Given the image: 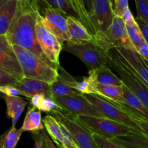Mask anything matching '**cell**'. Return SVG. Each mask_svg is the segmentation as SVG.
I'll list each match as a JSON object with an SVG mask.
<instances>
[{
	"label": "cell",
	"instance_id": "obj_26",
	"mask_svg": "<svg viewBox=\"0 0 148 148\" xmlns=\"http://www.w3.org/2000/svg\"><path fill=\"white\" fill-rule=\"evenodd\" d=\"M21 129L17 130L15 127H12L7 132L4 133L1 137L0 148H14L20 140L22 133Z\"/></svg>",
	"mask_w": 148,
	"mask_h": 148
},
{
	"label": "cell",
	"instance_id": "obj_10",
	"mask_svg": "<svg viewBox=\"0 0 148 148\" xmlns=\"http://www.w3.org/2000/svg\"><path fill=\"white\" fill-rule=\"evenodd\" d=\"M55 102L62 110L74 116H101L98 110L85 98L83 95H63L53 97Z\"/></svg>",
	"mask_w": 148,
	"mask_h": 148
},
{
	"label": "cell",
	"instance_id": "obj_13",
	"mask_svg": "<svg viewBox=\"0 0 148 148\" xmlns=\"http://www.w3.org/2000/svg\"><path fill=\"white\" fill-rule=\"evenodd\" d=\"M0 69L11 74L20 80L24 77L17 54L5 36H0Z\"/></svg>",
	"mask_w": 148,
	"mask_h": 148
},
{
	"label": "cell",
	"instance_id": "obj_7",
	"mask_svg": "<svg viewBox=\"0 0 148 148\" xmlns=\"http://www.w3.org/2000/svg\"><path fill=\"white\" fill-rule=\"evenodd\" d=\"M83 95L98 110L103 117L121 123L134 132H141V130L132 117L123 111L115 103L95 94H85Z\"/></svg>",
	"mask_w": 148,
	"mask_h": 148
},
{
	"label": "cell",
	"instance_id": "obj_47",
	"mask_svg": "<svg viewBox=\"0 0 148 148\" xmlns=\"http://www.w3.org/2000/svg\"><path fill=\"white\" fill-rule=\"evenodd\" d=\"M110 1H111V3L112 4L113 7H114V1H115V0H110Z\"/></svg>",
	"mask_w": 148,
	"mask_h": 148
},
{
	"label": "cell",
	"instance_id": "obj_30",
	"mask_svg": "<svg viewBox=\"0 0 148 148\" xmlns=\"http://www.w3.org/2000/svg\"><path fill=\"white\" fill-rule=\"evenodd\" d=\"M119 138L125 140V141L134 143V144L138 145L142 147L148 148V137L142 134L141 132H137L133 131L128 135L119 137Z\"/></svg>",
	"mask_w": 148,
	"mask_h": 148
},
{
	"label": "cell",
	"instance_id": "obj_48",
	"mask_svg": "<svg viewBox=\"0 0 148 148\" xmlns=\"http://www.w3.org/2000/svg\"><path fill=\"white\" fill-rule=\"evenodd\" d=\"M19 1H21V0H19Z\"/></svg>",
	"mask_w": 148,
	"mask_h": 148
},
{
	"label": "cell",
	"instance_id": "obj_51",
	"mask_svg": "<svg viewBox=\"0 0 148 148\" xmlns=\"http://www.w3.org/2000/svg\"></svg>",
	"mask_w": 148,
	"mask_h": 148
},
{
	"label": "cell",
	"instance_id": "obj_32",
	"mask_svg": "<svg viewBox=\"0 0 148 148\" xmlns=\"http://www.w3.org/2000/svg\"><path fill=\"white\" fill-rule=\"evenodd\" d=\"M137 7V17L148 24V0H134Z\"/></svg>",
	"mask_w": 148,
	"mask_h": 148
},
{
	"label": "cell",
	"instance_id": "obj_46",
	"mask_svg": "<svg viewBox=\"0 0 148 148\" xmlns=\"http://www.w3.org/2000/svg\"><path fill=\"white\" fill-rule=\"evenodd\" d=\"M137 51L141 55L143 59L148 62V45L145 42V40L140 45V47L137 49Z\"/></svg>",
	"mask_w": 148,
	"mask_h": 148
},
{
	"label": "cell",
	"instance_id": "obj_4",
	"mask_svg": "<svg viewBox=\"0 0 148 148\" xmlns=\"http://www.w3.org/2000/svg\"><path fill=\"white\" fill-rule=\"evenodd\" d=\"M108 66L118 75L123 84L148 108V86L127 65L121 62L111 50L107 52Z\"/></svg>",
	"mask_w": 148,
	"mask_h": 148
},
{
	"label": "cell",
	"instance_id": "obj_50",
	"mask_svg": "<svg viewBox=\"0 0 148 148\" xmlns=\"http://www.w3.org/2000/svg\"><path fill=\"white\" fill-rule=\"evenodd\" d=\"M80 1H81V0H80ZM81 3H82V2H81Z\"/></svg>",
	"mask_w": 148,
	"mask_h": 148
},
{
	"label": "cell",
	"instance_id": "obj_23",
	"mask_svg": "<svg viewBox=\"0 0 148 148\" xmlns=\"http://www.w3.org/2000/svg\"><path fill=\"white\" fill-rule=\"evenodd\" d=\"M94 94L116 103L123 102V85H103L96 83L94 88Z\"/></svg>",
	"mask_w": 148,
	"mask_h": 148
},
{
	"label": "cell",
	"instance_id": "obj_16",
	"mask_svg": "<svg viewBox=\"0 0 148 148\" xmlns=\"http://www.w3.org/2000/svg\"><path fill=\"white\" fill-rule=\"evenodd\" d=\"M58 77L51 85V98L63 95H82L75 88L78 82L76 78L68 73L62 66L58 68Z\"/></svg>",
	"mask_w": 148,
	"mask_h": 148
},
{
	"label": "cell",
	"instance_id": "obj_14",
	"mask_svg": "<svg viewBox=\"0 0 148 148\" xmlns=\"http://www.w3.org/2000/svg\"><path fill=\"white\" fill-rule=\"evenodd\" d=\"M43 17L46 25L61 43L64 44V42L69 41L66 16L53 9L46 7Z\"/></svg>",
	"mask_w": 148,
	"mask_h": 148
},
{
	"label": "cell",
	"instance_id": "obj_44",
	"mask_svg": "<svg viewBox=\"0 0 148 148\" xmlns=\"http://www.w3.org/2000/svg\"><path fill=\"white\" fill-rule=\"evenodd\" d=\"M46 95H42V94H36L34 96L32 97L30 99V104H31L33 106L36 107L38 108V107L40 106V104L41 103V102L43 101V100L46 98Z\"/></svg>",
	"mask_w": 148,
	"mask_h": 148
},
{
	"label": "cell",
	"instance_id": "obj_37",
	"mask_svg": "<svg viewBox=\"0 0 148 148\" xmlns=\"http://www.w3.org/2000/svg\"><path fill=\"white\" fill-rule=\"evenodd\" d=\"M129 7L128 0H115L114 6V12L115 16L122 17L126 9Z\"/></svg>",
	"mask_w": 148,
	"mask_h": 148
},
{
	"label": "cell",
	"instance_id": "obj_43",
	"mask_svg": "<svg viewBox=\"0 0 148 148\" xmlns=\"http://www.w3.org/2000/svg\"><path fill=\"white\" fill-rule=\"evenodd\" d=\"M35 142V148H44V140L41 132L32 133Z\"/></svg>",
	"mask_w": 148,
	"mask_h": 148
},
{
	"label": "cell",
	"instance_id": "obj_29",
	"mask_svg": "<svg viewBox=\"0 0 148 148\" xmlns=\"http://www.w3.org/2000/svg\"><path fill=\"white\" fill-rule=\"evenodd\" d=\"M126 27H127L129 37H130L132 43L134 45L135 49L137 50L140 45L145 41V38L143 37L141 29L137 23H136L135 24L130 25H126Z\"/></svg>",
	"mask_w": 148,
	"mask_h": 148
},
{
	"label": "cell",
	"instance_id": "obj_49",
	"mask_svg": "<svg viewBox=\"0 0 148 148\" xmlns=\"http://www.w3.org/2000/svg\"><path fill=\"white\" fill-rule=\"evenodd\" d=\"M44 148H46V147H45V146H44Z\"/></svg>",
	"mask_w": 148,
	"mask_h": 148
},
{
	"label": "cell",
	"instance_id": "obj_28",
	"mask_svg": "<svg viewBox=\"0 0 148 148\" xmlns=\"http://www.w3.org/2000/svg\"><path fill=\"white\" fill-rule=\"evenodd\" d=\"M96 83L93 77L88 75V77H85L81 80L78 81L75 85V88L82 95L94 94V88Z\"/></svg>",
	"mask_w": 148,
	"mask_h": 148
},
{
	"label": "cell",
	"instance_id": "obj_8",
	"mask_svg": "<svg viewBox=\"0 0 148 148\" xmlns=\"http://www.w3.org/2000/svg\"><path fill=\"white\" fill-rule=\"evenodd\" d=\"M61 125L70 132L79 148H99L95 143L92 134L76 119V116L62 109L51 113Z\"/></svg>",
	"mask_w": 148,
	"mask_h": 148
},
{
	"label": "cell",
	"instance_id": "obj_39",
	"mask_svg": "<svg viewBox=\"0 0 148 148\" xmlns=\"http://www.w3.org/2000/svg\"><path fill=\"white\" fill-rule=\"evenodd\" d=\"M136 21H137V24L139 25L140 29H141V31L143 33L145 40V42L148 45V24L145 20H143V19L138 17H136Z\"/></svg>",
	"mask_w": 148,
	"mask_h": 148
},
{
	"label": "cell",
	"instance_id": "obj_15",
	"mask_svg": "<svg viewBox=\"0 0 148 148\" xmlns=\"http://www.w3.org/2000/svg\"><path fill=\"white\" fill-rule=\"evenodd\" d=\"M116 104L132 117L148 120L147 107L124 85H123V102Z\"/></svg>",
	"mask_w": 148,
	"mask_h": 148
},
{
	"label": "cell",
	"instance_id": "obj_5",
	"mask_svg": "<svg viewBox=\"0 0 148 148\" xmlns=\"http://www.w3.org/2000/svg\"><path fill=\"white\" fill-rule=\"evenodd\" d=\"M76 119L92 134H98L110 140L127 136L133 132L124 124L105 117L77 116Z\"/></svg>",
	"mask_w": 148,
	"mask_h": 148
},
{
	"label": "cell",
	"instance_id": "obj_3",
	"mask_svg": "<svg viewBox=\"0 0 148 148\" xmlns=\"http://www.w3.org/2000/svg\"><path fill=\"white\" fill-rule=\"evenodd\" d=\"M92 36V41L105 52L119 48L135 49L129 37L125 23L120 17L115 16L112 24L106 31L98 32Z\"/></svg>",
	"mask_w": 148,
	"mask_h": 148
},
{
	"label": "cell",
	"instance_id": "obj_12",
	"mask_svg": "<svg viewBox=\"0 0 148 148\" xmlns=\"http://www.w3.org/2000/svg\"><path fill=\"white\" fill-rule=\"evenodd\" d=\"M114 17V7L110 0H95L93 11L90 17L95 34L106 31L112 24Z\"/></svg>",
	"mask_w": 148,
	"mask_h": 148
},
{
	"label": "cell",
	"instance_id": "obj_11",
	"mask_svg": "<svg viewBox=\"0 0 148 148\" xmlns=\"http://www.w3.org/2000/svg\"><path fill=\"white\" fill-rule=\"evenodd\" d=\"M111 51L121 62L132 69L148 86V62L136 49L119 48L111 49Z\"/></svg>",
	"mask_w": 148,
	"mask_h": 148
},
{
	"label": "cell",
	"instance_id": "obj_9",
	"mask_svg": "<svg viewBox=\"0 0 148 148\" xmlns=\"http://www.w3.org/2000/svg\"><path fill=\"white\" fill-rule=\"evenodd\" d=\"M36 35L40 48L49 60L59 66V55L63 50V43L59 41L45 24L43 15L38 14L36 26Z\"/></svg>",
	"mask_w": 148,
	"mask_h": 148
},
{
	"label": "cell",
	"instance_id": "obj_31",
	"mask_svg": "<svg viewBox=\"0 0 148 148\" xmlns=\"http://www.w3.org/2000/svg\"><path fill=\"white\" fill-rule=\"evenodd\" d=\"M38 109L40 110V111H43V112L52 113L56 110L62 109V108L55 102L53 98L51 97H46L43 100L40 106L38 107Z\"/></svg>",
	"mask_w": 148,
	"mask_h": 148
},
{
	"label": "cell",
	"instance_id": "obj_19",
	"mask_svg": "<svg viewBox=\"0 0 148 148\" xmlns=\"http://www.w3.org/2000/svg\"><path fill=\"white\" fill-rule=\"evenodd\" d=\"M69 43H85L92 41L93 36L89 33L83 24L77 19L72 17H66Z\"/></svg>",
	"mask_w": 148,
	"mask_h": 148
},
{
	"label": "cell",
	"instance_id": "obj_41",
	"mask_svg": "<svg viewBox=\"0 0 148 148\" xmlns=\"http://www.w3.org/2000/svg\"><path fill=\"white\" fill-rule=\"evenodd\" d=\"M95 1V0H81L84 10H85V13H86V14L89 18L91 14H92V11H93Z\"/></svg>",
	"mask_w": 148,
	"mask_h": 148
},
{
	"label": "cell",
	"instance_id": "obj_6",
	"mask_svg": "<svg viewBox=\"0 0 148 148\" xmlns=\"http://www.w3.org/2000/svg\"><path fill=\"white\" fill-rule=\"evenodd\" d=\"M63 50L80 59L89 71L108 64V55L93 41L85 43H64Z\"/></svg>",
	"mask_w": 148,
	"mask_h": 148
},
{
	"label": "cell",
	"instance_id": "obj_45",
	"mask_svg": "<svg viewBox=\"0 0 148 148\" xmlns=\"http://www.w3.org/2000/svg\"><path fill=\"white\" fill-rule=\"evenodd\" d=\"M42 135H43V140H44V146L46 148H59L56 146L55 143L52 141L51 139L50 138L49 134H46V132L42 130L41 131Z\"/></svg>",
	"mask_w": 148,
	"mask_h": 148
},
{
	"label": "cell",
	"instance_id": "obj_2",
	"mask_svg": "<svg viewBox=\"0 0 148 148\" xmlns=\"http://www.w3.org/2000/svg\"><path fill=\"white\" fill-rule=\"evenodd\" d=\"M24 77L43 81L52 85L58 77V69L51 67L29 51L13 45Z\"/></svg>",
	"mask_w": 148,
	"mask_h": 148
},
{
	"label": "cell",
	"instance_id": "obj_22",
	"mask_svg": "<svg viewBox=\"0 0 148 148\" xmlns=\"http://www.w3.org/2000/svg\"><path fill=\"white\" fill-rule=\"evenodd\" d=\"M44 127V124L42 123L41 112L37 108L33 106L27 111L21 130L23 132L34 133L42 131Z\"/></svg>",
	"mask_w": 148,
	"mask_h": 148
},
{
	"label": "cell",
	"instance_id": "obj_42",
	"mask_svg": "<svg viewBox=\"0 0 148 148\" xmlns=\"http://www.w3.org/2000/svg\"><path fill=\"white\" fill-rule=\"evenodd\" d=\"M112 141H114V143H117V144L121 145V147H123L124 148H146L144 147H142V146L140 145H138L134 144V143L125 141V140H121V139L119 138V137L114 139V140H112Z\"/></svg>",
	"mask_w": 148,
	"mask_h": 148
},
{
	"label": "cell",
	"instance_id": "obj_33",
	"mask_svg": "<svg viewBox=\"0 0 148 148\" xmlns=\"http://www.w3.org/2000/svg\"><path fill=\"white\" fill-rule=\"evenodd\" d=\"M92 137L99 148H124L112 140L106 139L98 134H92Z\"/></svg>",
	"mask_w": 148,
	"mask_h": 148
},
{
	"label": "cell",
	"instance_id": "obj_25",
	"mask_svg": "<svg viewBox=\"0 0 148 148\" xmlns=\"http://www.w3.org/2000/svg\"><path fill=\"white\" fill-rule=\"evenodd\" d=\"M49 8L62 13L66 17H72L80 21L79 14L69 0H42ZM81 22V21H80Z\"/></svg>",
	"mask_w": 148,
	"mask_h": 148
},
{
	"label": "cell",
	"instance_id": "obj_1",
	"mask_svg": "<svg viewBox=\"0 0 148 148\" xmlns=\"http://www.w3.org/2000/svg\"><path fill=\"white\" fill-rule=\"evenodd\" d=\"M39 14L38 0L19 1L16 17L5 36L11 45L29 51L48 65L58 69L59 66L52 63L43 53L38 40L36 26Z\"/></svg>",
	"mask_w": 148,
	"mask_h": 148
},
{
	"label": "cell",
	"instance_id": "obj_40",
	"mask_svg": "<svg viewBox=\"0 0 148 148\" xmlns=\"http://www.w3.org/2000/svg\"><path fill=\"white\" fill-rule=\"evenodd\" d=\"M121 18H122V20H124L126 25H130L135 24V23H137L136 19H134V17H133L132 14V12L131 10H130V7L126 9V10L124 11Z\"/></svg>",
	"mask_w": 148,
	"mask_h": 148
},
{
	"label": "cell",
	"instance_id": "obj_27",
	"mask_svg": "<svg viewBox=\"0 0 148 148\" xmlns=\"http://www.w3.org/2000/svg\"><path fill=\"white\" fill-rule=\"evenodd\" d=\"M69 1H70L71 4H72V6L75 8V10H76V12L79 14V17H80L81 23L85 25V27L89 31V33L92 36H94L95 35V30H94L92 24H91L90 20L88 17V15L85 13V10H84L80 0H69Z\"/></svg>",
	"mask_w": 148,
	"mask_h": 148
},
{
	"label": "cell",
	"instance_id": "obj_38",
	"mask_svg": "<svg viewBox=\"0 0 148 148\" xmlns=\"http://www.w3.org/2000/svg\"><path fill=\"white\" fill-rule=\"evenodd\" d=\"M141 130V133L148 137V120L143 119L137 117H132Z\"/></svg>",
	"mask_w": 148,
	"mask_h": 148
},
{
	"label": "cell",
	"instance_id": "obj_34",
	"mask_svg": "<svg viewBox=\"0 0 148 148\" xmlns=\"http://www.w3.org/2000/svg\"><path fill=\"white\" fill-rule=\"evenodd\" d=\"M20 81L11 74L5 72L3 69H0V87L6 85H14Z\"/></svg>",
	"mask_w": 148,
	"mask_h": 148
},
{
	"label": "cell",
	"instance_id": "obj_35",
	"mask_svg": "<svg viewBox=\"0 0 148 148\" xmlns=\"http://www.w3.org/2000/svg\"><path fill=\"white\" fill-rule=\"evenodd\" d=\"M0 91H1V93H3L6 96L19 97L20 95H23V96L28 98L27 95L24 92L19 90L14 85H6V86L0 87Z\"/></svg>",
	"mask_w": 148,
	"mask_h": 148
},
{
	"label": "cell",
	"instance_id": "obj_18",
	"mask_svg": "<svg viewBox=\"0 0 148 148\" xmlns=\"http://www.w3.org/2000/svg\"><path fill=\"white\" fill-rule=\"evenodd\" d=\"M14 86L24 92L28 99L36 94H42L51 98V85L46 82L23 77Z\"/></svg>",
	"mask_w": 148,
	"mask_h": 148
},
{
	"label": "cell",
	"instance_id": "obj_17",
	"mask_svg": "<svg viewBox=\"0 0 148 148\" xmlns=\"http://www.w3.org/2000/svg\"><path fill=\"white\" fill-rule=\"evenodd\" d=\"M19 0H0V36H5L17 14Z\"/></svg>",
	"mask_w": 148,
	"mask_h": 148
},
{
	"label": "cell",
	"instance_id": "obj_20",
	"mask_svg": "<svg viewBox=\"0 0 148 148\" xmlns=\"http://www.w3.org/2000/svg\"><path fill=\"white\" fill-rule=\"evenodd\" d=\"M89 75H92L97 83L103 85L122 86V81L118 75L108 66H102L94 70L89 71Z\"/></svg>",
	"mask_w": 148,
	"mask_h": 148
},
{
	"label": "cell",
	"instance_id": "obj_36",
	"mask_svg": "<svg viewBox=\"0 0 148 148\" xmlns=\"http://www.w3.org/2000/svg\"><path fill=\"white\" fill-rule=\"evenodd\" d=\"M63 132V145L62 148H79L75 143L72 134L65 127L62 126Z\"/></svg>",
	"mask_w": 148,
	"mask_h": 148
},
{
	"label": "cell",
	"instance_id": "obj_24",
	"mask_svg": "<svg viewBox=\"0 0 148 148\" xmlns=\"http://www.w3.org/2000/svg\"><path fill=\"white\" fill-rule=\"evenodd\" d=\"M45 129L52 141L59 148H62L63 145V132L62 125L52 115H46L43 119Z\"/></svg>",
	"mask_w": 148,
	"mask_h": 148
},
{
	"label": "cell",
	"instance_id": "obj_21",
	"mask_svg": "<svg viewBox=\"0 0 148 148\" xmlns=\"http://www.w3.org/2000/svg\"><path fill=\"white\" fill-rule=\"evenodd\" d=\"M4 99L7 104V116L12 119V127H15L16 123L23 114L27 102L20 97H10L4 95Z\"/></svg>",
	"mask_w": 148,
	"mask_h": 148
}]
</instances>
